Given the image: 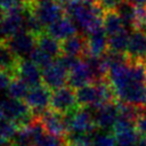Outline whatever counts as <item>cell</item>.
I'll use <instances>...</instances> for the list:
<instances>
[{
	"label": "cell",
	"instance_id": "6da1fadb",
	"mask_svg": "<svg viewBox=\"0 0 146 146\" xmlns=\"http://www.w3.org/2000/svg\"><path fill=\"white\" fill-rule=\"evenodd\" d=\"M117 100L143 106L146 102V65L128 60L113 65L107 74Z\"/></svg>",
	"mask_w": 146,
	"mask_h": 146
},
{
	"label": "cell",
	"instance_id": "7a4b0ae2",
	"mask_svg": "<svg viewBox=\"0 0 146 146\" xmlns=\"http://www.w3.org/2000/svg\"><path fill=\"white\" fill-rule=\"evenodd\" d=\"M0 115L15 122L18 127L29 124L35 116L31 107L22 99L5 97L0 99Z\"/></svg>",
	"mask_w": 146,
	"mask_h": 146
},
{
	"label": "cell",
	"instance_id": "3957f363",
	"mask_svg": "<svg viewBox=\"0 0 146 146\" xmlns=\"http://www.w3.org/2000/svg\"><path fill=\"white\" fill-rule=\"evenodd\" d=\"M64 115L68 133H95L96 129L98 128L96 125L94 114H91V111L87 110V107L80 106V108H75Z\"/></svg>",
	"mask_w": 146,
	"mask_h": 146
},
{
	"label": "cell",
	"instance_id": "277c9868",
	"mask_svg": "<svg viewBox=\"0 0 146 146\" xmlns=\"http://www.w3.org/2000/svg\"><path fill=\"white\" fill-rule=\"evenodd\" d=\"M30 8L6 11L0 22V40H8L15 33L25 30V18Z\"/></svg>",
	"mask_w": 146,
	"mask_h": 146
},
{
	"label": "cell",
	"instance_id": "5b68a950",
	"mask_svg": "<svg viewBox=\"0 0 146 146\" xmlns=\"http://www.w3.org/2000/svg\"><path fill=\"white\" fill-rule=\"evenodd\" d=\"M78 99L76 94L72 87H60L58 89L52 90L50 98V108L60 113L67 114L73 110L78 108Z\"/></svg>",
	"mask_w": 146,
	"mask_h": 146
},
{
	"label": "cell",
	"instance_id": "8992f818",
	"mask_svg": "<svg viewBox=\"0 0 146 146\" xmlns=\"http://www.w3.org/2000/svg\"><path fill=\"white\" fill-rule=\"evenodd\" d=\"M13 52L19 58H30L32 51L36 47V35L29 31H19L6 40Z\"/></svg>",
	"mask_w": 146,
	"mask_h": 146
},
{
	"label": "cell",
	"instance_id": "52a82bcc",
	"mask_svg": "<svg viewBox=\"0 0 146 146\" xmlns=\"http://www.w3.org/2000/svg\"><path fill=\"white\" fill-rule=\"evenodd\" d=\"M32 14L41 22L43 26H48L64 16V9L58 1H44L30 7Z\"/></svg>",
	"mask_w": 146,
	"mask_h": 146
},
{
	"label": "cell",
	"instance_id": "ba28073f",
	"mask_svg": "<svg viewBox=\"0 0 146 146\" xmlns=\"http://www.w3.org/2000/svg\"><path fill=\"white\" fill-rule=\"evenodd\" d=\"M50 98H51L50 89L42 83L30 88L24 100L31 107L33 115L38 116L43 111H46L48 106H50Z\"/></svg>",
	"mask_w": 146,
	"mask_h": 146
},
{
	"label": "cell",
	"instance_id": "9c48e42d",
	"mask_svg": "<svg viewBox=\"0 0 146 146\" xmlns=\"http://www.w3.org/2000/svg\"><path fill=\"white\" fill-rule=\"evenodd\" d=\"M35 117H38L41 121L44 130L50 135L58 136V137H65L68 133L64 114H60L51 108L50 110L47 108L46 111H43L40 115Z\"/></svg>",
	"mask_w": 146,
	"mask_h": 146
},
{
	"label": "cell",
	"instance_id": "30bf717a",
	"mask_svg": "<svg viewBox=\"0 0 146 146\" xmlns=\"http://www.w3.org/2000/svg\"><path fill=\"white\" fill-rule=\"evenodd\" d=\"M84 35L87 40V54L86 55L102 56L108 50V35L103 25L91 29Z\"/></svg>",
	"mask_w": 146,
	"mask_h": 146
},
{
	"label": "cell",
	"instance_id": "8fae6325",
	"mask_svg": "<svg viewBox=\"0 0 146 146\" xmlns=\"http://www.w3.org/2000/svg\"><path fill=\"white\" fill-rule=\"evenodd\" d=\"M68 81V70L57 60L42 68V83L50 90L64 87Z\"/></svg>",
	"mask_w": 146,
	"mask_h": 146
},
{
	"label": "cell",
	"instance_id": "7c38bea8",
	"mask_svg": "<svg viewBox=\"0 0 146 146\" xmlns=\"http://www.w3.org/2000/svg\"><path fill=\"white\" fill-rule=\"evenodd\" d=\"M94 119L96 125L103 130L113 129L117 117H119V107L117 102L112 100L105 103L96 108H94Z\"/></svg>",
	"mask_w": 146,
	"mask_h": 146
},
{
	"label": "cell",
	"instance_id": "4fadbf2b",
	"mask_svg": "<svg viewBox=\"0 0 146 146\" xmlns=\"http://www.w3.org/2000/svg\"><path fill=\"white\" fill-rule=\"evenodd\" d=\"M15 76L22 79L30 88L42 84V72L40 71V66L30 58L19 60Z\"/></svg>",
	"mask_w": 146,
	"mask_h": 146
},
{
	"label": "cell",
	"instance_id": "5bb4252c",
	"mask_svg": "<svg viewBox=\"0 0 146 146\" xmlns=\"http://www.w3.org/2000/svg\"><path fill=\"white\" fill-rule=\"evenodd\" d=\"M68 86L73 89L81 88L86 84L94 83V78L90 68L84 59H80L74 64V66L68 71Z\"/></svg>",
	"mask_w": 146,
	"mask_h": 146
},
{
	"label": "cell",
	"instance_id": "9a60e30c",
	"mask_svg": "<svg viewBox=\"0 0 146 146\" xmlns=\"http://www.w3.org/2000/svg\"><path fill=\"white\" fill-rule=\"evenodd\" d=\"M127 55L132 62H145L146 60V34L133 30L130 34Z\"/></svg>",
	"mask_w": 146,
	"mask_h": 146
},
{
	"label": "cell",
	"instance_id": "2e32d148",
	"mask_svg": "<svg viewBox=\"0 0 146 146\" xmlns=\"http://www.w3.org/2000/svg\"><path fill=\"white\" fill-rule=\"evenodd\" d=\"M78 25L71 17H60L56 22L47 26V33H49L55 39L63 41L78 33Z\"/></svg>",
	"mask_w": 146,
	"mask_h": 146
},
{
	"label": "cell",
	"instance_id": "e0dca14e",
	"mask_svg": "<svg viewBox=\"0 0 146 146\" xmlns=\"http://www.w3.org/2000/svg\"><path fill=\"white\" fill-rule=\"evenodd\" d=\"M62 44V54L74 56V57H82L87 54V40L86 35L82 34H74L60 42Z\"/></svg>",
	"mask_w": 146,
	"mask_h": 146
},
{
	"label": "cell",
	"instance_id": "ac0fdd59",
	"mask_svg": "<svg viewBox=\"0 0 146 146\" xmlns=\"http://www.w3.org/2000/svg\"><path fill=\"white\" fill-rule=\"evenodd\" d=\"M19 58L13 52L5 40H0V71H6L16 75V70L19 64Z\"/></svg>",
	"mask_w": 146,
	"mask_h": 146
},
{
	"label": "cell",
	"instance_id": "d6986e66",
	"mask_svg": "<svg viewBox=\"0 0 146 146\" xmlns=\"http://www.w3.org/2000/svg\"><path fill=\"white\" fill-rule=\"evenodd\" d=\"M115 140H116V146H137L140 133L136 129V127H127V128H121L113 130Z\"/></svg>",
	"mask_w": 146,
	"mask_h": 146
},
{
	"label": "cell",
	"instance_id": "ffe728a7",
	"mask_svg": "<svg viewBox=\"0 0 146 146\" xmlns=\"http://www.w3.org/2000/svg\"><path fill=\"white\" fill-rule=\"evenodd\" d=\"M36 44L39 48L44 50L47 54H49L51 57H58L62 55V44L59 40L51 36L49 33H40L36 35Z\"/></svg>",
	"mask_w": 146,
	"mask_h": 146
},
{
	"label": "cell",
	"instance_id": "44dd1931",
	"mask_svg": "<svg viewBox=\"0 0 146 146\" xmlns=\"http://www.w3.org/2000/svg\"><path fill=\"white\" fill-rule=\"evenodd\" d=\"M116 13L122 18L124 25L127 29L133 31L135 21H136V14H137V6L132 5L128 0H122L115 8Z\"/></svg>",
	"mask_w": 146,
	"mask_h": 146
},
{
	"label": "cell",
	"instance_id": "7402d4cb",
	"mask_svg": "<svg viewBox=\"0 0 146 146\" xmlns=\"http://www.w3.org/2000/svg\"><path fill=\"white\" fill-rule=\"evenodd\" d=\"M130 31L129 29H123L112 35H108V50L115 52H125L130 39Z\"/></svg>",
	"mask_w": 146,
	"mask_h": 146
},
{
	"label": "cell",
	"instance_id": "603a6c76",
	"mask_svg": "<svg viewBox=\"0 0 146 146\" xmlns=\"http://www.w3.org/2000/svg\"><path fill=\"white\" fill-rule=\"evenodd\" d=\"M103 26L107 33V35H112L123 29H125V25L120 17V15L116 13L115 9L106 10L104 13L103 17Z\"/></svg>",
	"mask_w": 146,
	"mask_h": 146
},
{
	"label": "cell",
	"instance_id": "cb8c5ba5",
	"mask_svg": "<svg viewBox=\"0 0 146 146\" xmlns=\"http://www.w3.org/2000/svg\"><path fill=\"white\" fill-rule=\"evenodd\" d=\"M30 90V87L18 76H14L8 89H7V95L13 98L17 99H24Z\"/></svg>",
	"mask_w": 146,
	"mask_h": 146
},
{
	"label": "cell",
	"instance_id": "d4e9b609",
	"mask_svg": "<svg viewBox=\"0 0 146 146\" xmlns=\"http://www.w3.org/2000/svg\"><path fill=\"white\" fill-rule=\"evenodd\" d=\"M18 128L19 127L15 122L0 115V136L7 138L9 140H14L16 137V133L18 131Z\"/></svg>",
	"mask_w": 146,
	"mask_h": 146
},
{
	"label": "cell",
	"instance_id": "484cf974",
	"mask_svg": "<svg viewBox=\"0 0 146 146\" xmlns=\"http://www.w3.org/2000/svg\"><path fill=\"white\" fill-rule=\"evenodd\" d=\"M52 58H54V57H51V56H50L49 54H47L44 50H42L41 48H39L38 44H36V47L34 48V50L32 51V54H31V56H30V59L33 60L36 65H39V66L42 67V68H44V67H47L48 65H50L51 63H54V62H52Z\"/></svg>",
	"mask_w": 146,
	"mask_h": 146
},
{
	"label": "cell",
	"instance_id": "4316f807",
	"mask_svg": "<svg viewBox=\"0 0 146 146\" xmlns=\"http://www.w3.org/2000/svg\"><path fill=\"white\" fill-rule=\"evenodd\" d=\"M31 5L29 0H0V8L6 13L16 9L30 8Z\"/></svg>",
	"mask_w": 146,
	"mask_h": 146
},
{
	"label": "cell",
	"instance_id": "83f0119b",
	"mask_svg": "<svg viewBox=\"0 0 146 146\" xmlns=\"http://www.w3.org/2000/svg\"><path fill=\"white\" fill-rule=\"evenodd\" d=\"M92 146H116L115 136H112L110 133H102L94 136Z\"/></svg>",
	"mask_w": 146,
	"mask_h": 146
},
{
	"label": "cell",
	"instance_id": "f1b7e54d",
	"mask_svg": "<svg viewBox=\"0 0 146 146\" xmlns=\"http://www.w3.org/2000/svg\"><path fill=\"white\" fill-rule=\"evenodd\" d=\"M14 75L9 72H6V71H0V92H3L6 91L7 92V89L13 80Z\"/></svg>",
	"mask_w": 146,
	"mask_h": 146
},
{
	"label": "cell",
	"instance_id": "f546056e",
	"mask_svg": "<svg viewBox=\"0 0 146 146\" xmlns=\"http://www.w3.org/2000/svg\"><path fill=\"white\" fill-rule=\"evenodd\" d=\"M122 0H98L97 3L106 11V10H112L115 9L116 6L121 2Z\"/></svg>",
	"mask_w": 146,
	"mask_h": 146
},
{
	"label": "cell",
	"instance_id": "4dcf8cb0",
	"mask_svg": "<svg viewBox=\"0 0 146 146\" xmlns=\"http://www.w3.org/2000/svg\"><path fill=\"white\" fill-rule=\"evenodd\" d=\"M136 129L140 136H146V112H144L136 122Z\"/></svg>",
	"mask_w": 146,
	"mask_h": 146
},
{
	"label": "cell",
	"instance_id": "1f68e13d",
	"mask_svg": "<svg viewBox=\"0 0 146 146\" xmlns=\"http://www.w3.org/2000/svg\"><path fill=\"white\" fill-rule=\"evenodd\" d=\"M0 146H14V145H11V143H10L9 139L0 136Z\"/></svg>",
	"mask_w": 146,
	"mask_h": 146
},
{
	"label": "cell",
	"instance_id": "d6a6232c",
	"mask_svg": "<svg viewBox=\"0 0 146 146\" xmlns=\"http://www.w3.org/2000/svg\"><path fill=\"white\" fill-rule=\"evenodd\" d=\"M128 1L135 6H145L146 5V0H128Z\"/></svg>",
	"mask_w": 146,
	"mask_h": 146
},
{
	"label": "cell",
	"instance_id": "836d02e7",
	"mask_svg": "<svg viewBox=\"0 0 146 146\" xmlns=\"http://www.w3.org/2000/svg\"><path fill=\"white\" fill-rule=\"evenodd\" d=\"M137 146H146V136H140Z\"/></svg>",
	"mask_w": 146,
	"mask_h": 146
},
{
	"label": "cell",
	"instance_id": "e575fe53",
	"mask_svg": "<svg viewBox=\"0 0 146 146\" xmlns=\"http://www.w3.org/2000/svg\"><path fill=\"white\" fill-rule=\"evenodd\" d=\"M44 1H50V0H29V2H30L31 6L36 5V3H40V2H44Z\"/></svg>",
	"mask_w": 146,
	"mask_h": 146
},
{
	"label": "cell",
	"instance_id": "d590c367",
	"mask_svg": "<svg viewBox=\"0 0 146 146\" xmlns=\"http://www.w3.org/2000/svg\"><path fill=\"white\" fill-rule=\"evenodd\" d=\"M81 2L83 3H89V5H94V3H97L98 0H80Z\"/></svg>",
	"mask_w": 146,
	"mask_h": 146
},
{
	"label": "cell",
	"instance_id": "8d00e7d4",
	"mask_svg": "<svg viewBox=\"0 0 146 146\" xmlns=\"http://www.w3.org/2000/svg\"><path fill=\"white\" fill-rule=\"evenodd\" d=\"M3 16H5V11H3V10L0 8V22H1V19L3 18Z\"/></svg>",
	"mask_w": 146,
	"mask_h": 146
},
{
	"label": "cell",
	"instance_id": "74e56055",
	"mask_svg": "<svg viewBox=\"0 0 146 146\" xmlns=\"http://www.w3.org/2000/svg\"><path fill=\"white\" fill-rule=\"evenodd\" d=\"M143 108H144V112H146V102L144 103V105H143Z\"/></svg>",
	"mask_w": 146,
	"mask_h": 146
},
{
	"label": "cell",
	"instance_id": "f35d334b",
	"mask_svg": "<svg viewBox=\"0 0 146 146\" xmlns=\"http://www.w3.org/2000/svg\"><path fill=\"white\" fill-rule=\"evenodd\" d=\"M144 64H145V65H146V60H145V62H144Z\"/></svg>",
	"mask_w": 146,
	"mask_h": 146
}]
</instances>
